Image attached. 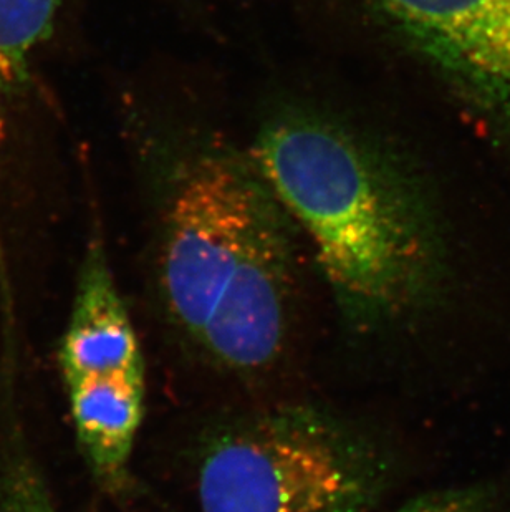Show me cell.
Segmentation results:
<instances>
[{"label":"cell","instance_id":"cell-1","mask_svg":"<svg viewBox=\"0 0 510 512\" xmlns=\"http://www.w3.org/2000/svg\"><path fill=\"white\" fill-rule=\"evenodd\" d=\"M249 153L312 242L350 324L381 329L446 302L456 276L443 226L385 143L335 113L290 103L262 121Z\"/></svg>","mask_w":510,"mask_h":512},{"label":"cell","instance_id":"cell-2","mask_svg":"<svg viewBox=\"0 0 510 512\" xmlns=\"http://www.w3.org/2000/svg\"><path fill=\"white\" fill-rule=\"evenodd\" d=\"M158 269L174 322L217 365L269 368L294 305V226L252 160L209 131H178L153 153Z\"/></svg>","mask_w":510,"mask_h":512},{"label":"cell","instance_id":"cell-3","mask_svg":"<svg viewBox=\"0 0 510 512\" xmlns=\"http://www.w3.org/2000/svg\"><path fill=\"white\" fill-rule=\"evenodd\" d=\"M393 476L375 441L312 406H280L219 431L199 461L201 512H366Z\"/></svg>","mask_w":510,"mask_h":512},{"label":"cell","instance_id":"cell-4","mask_svg":"<svg viewBox=\"0 0 510 512\" xmlns=\"http://www.w3.org/2000/svg\"><path fill=\"white\" fill-rule=\"evenodd\" d=\"M510 145V0H358Z\"/></svg>","mask_w":510,"mask_h":512},{"label":"cell","instance_id":"cell-5","mask_svg":"<svg viewBox=\"0 0 510 512\" xmlns=\"http://www.w3.org/2000/svg\"><path fill=\"white\" fill-rule=\"evenodd\" d=\"M58 360L65 383L111 375L145 377L135 325L100 237L88 244Z\"/></svg>","mask_w":510,"mask_h":512},{"label":"cell","instance_id":"cell-6","mask_svg":"<svg viewBox=\"0 0 510 512\" xmlns=\"http://www.w3.org/2000/svg\"><path fill=\"white\" fill-rule=\"evenodd\" d=\"M78 443L98 481L125 486L131 453L145 416V377L111 375L67 382Z\"/></svg>","mask_w":510,"mask_h":512},{"label":"cell","instance_id":"cell-7","mask_svg":"<svg viewBox=\"0 0 510 512\" xmlns=\"http://www.w3.org/2000/svg\"><path fill=\"white\" fill-rule=\"evenodd\" d=\"M60 0H0V161L9 115L29 80L32 57L50 39Z\"/></svg>","mask_w":510,"mask_h":512},{"label":"cell","instance_id":"cell-8","mask_svg":"<svg viewBox=\"0 0 510 512\" xmlns=\"http://www.w3.org/2000/svg\"><path fill=\"white\" fill-rule=\"evenodd\" d=\"M395 512H510V464L489 476L419 494Z\"/></svg>","mask_w":510,"mask_h":512},{"label":"cell","instance_id":"cell-9","mask_svg":"<svg viewBox=\"0 0 510 512\" xmlns=\"http://www.w3.org/2000/svg\"><path fill=\"white\" fill-rule=\"evenodd\" d=\"M0 512H58L39 469L14 451L0 473Z\"/></svg>","mask_w":510,"mask_h":512}]
</instances>
